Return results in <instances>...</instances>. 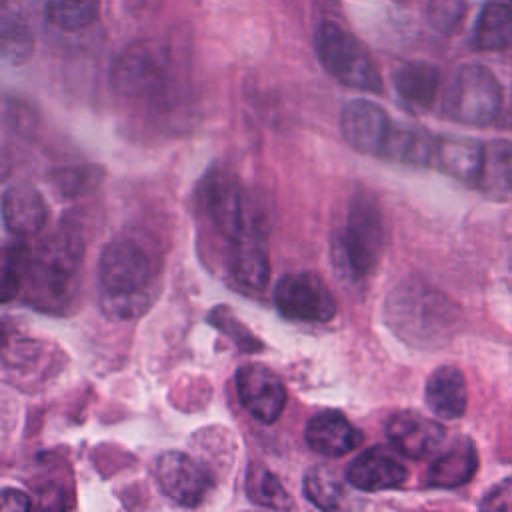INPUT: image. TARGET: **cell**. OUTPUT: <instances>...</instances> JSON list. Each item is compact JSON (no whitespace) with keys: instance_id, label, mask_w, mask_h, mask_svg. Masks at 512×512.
Masks as SVG:
<instances>
[{"instance_id":"3","label":"cell","mask_w":512,"mask_h":512,"mask_svg":"<svg viewBox=\"0 0 512 512\" xmlns=\"http://www.w3.org/2000/svg\"><path fill=\"white\" fill-rule=\"evenodd\" d=\"M84 240L72 226H60L32 250L24 292L26 300L44 310L66 306L78 288Z\"/></svg>"},{"instance_id":"8","label":"cell","mask_w":512,"mask_h":512,"mask_svg":"<svg viewBox=\"0 0 512 512\" xmlns=\"http://www.w3.org/2000/svg\"><path fill=\"white\" fill-rule=\"evenodd\" d=\"M274 302L282 316L298 322H328L338 310L326 282L312 272L282 276L274 286Z\"/></svg>"},{"instance_id":"15","label":"cell","mask_w":512,"mask_h":512,"mask_svg":"<svg viewBox=\"0 0 512 512\" xmlns=\"http://www.w3.org/2000/svg\"><path fill=\"white\" fill-rule=\"evenodd\" d=\"M304 440L316 454L338 458L362 444V432L342 412L322 410L308 420Z\"/></svg>"},{"instance_id":"11","label":"cell","mask_w":512,"mask_h":512,"mask_svg":"<svg viewBox=\"0 0 512 512\" xmlns=\"http://www.w3.org/2000/svg\"><path fill=\"white\" fill-rule=\"evenodd\" d=\"M340 128L344 140L354 150L384 158L394 124L378 104L370 100H352L342 108Z\"/></svg>"},{"instance_id":"28","label":"cell","mask_w":512,"mask_h":512,"mask_svg":"<svg viewBox=\"0 0 512 512\" xmlns=\"http://www.w3.org/2000/svg\"><path fill=\"white\" fill-rule=\"evenodd\" d=\"M32 250L20 242H14L2 256V300H12L24 286Z\"/></svg>"},{"instance_id":"12","label":"cell","mask_w":512,"mask_h":512,"mask_svg":"<svg viewBox=\"0 0 512 512\" xmlns=\"http://www.w3.org/2000/svg\"><path fill=\"white\" fill-rule=\"evenodd\" d=\"M400 452L386 446H372L360 452L346 470V480L362 492H380L400 488L408 478V468L398 456Z\"/></svg>"},{"instance_id":"6","label":"cell","mask_w":512,"mask_h":512,"mask_svg":"<svg viewBox=\"0 0 512 512\" xmlns=\"http://www.w3.org/2000/svg\"><path fill=\"white\" fill-rule=\"evenodd\" d=\"M200 194L210 222L230 244L248 234L266 232L262 214L230 172H210Z\"/></svg>"},{"instance_id":"25","label":"cell","mask_w":512,"mask_h":512,"mask_svg":"<svg viewBox=\"0 0 512 512\" xmlns=\"http://www.w3.org/2000/svg\"><path fill=\"white\" fill-rule=\"evenodd\" d=\"M244 488H246L248 500L258 506L274 508V510L294 508V502L290 494L284 490L278 476L272 470H268L264 464L252 462L248 466Z\"/></svg>"},{"instance_id":"4","label":"cell","mask_w":512,"mask_h":512,"mask_svg":"<svg viewBox=\"0 0 512 512\" xmlns=\"http://www.w3.org/2000/svg\"><path fill=\"white\" fill-rule=\"evenodd\" d=\"M384 218L370 194H358L350 202L344 230L332 240L334 264L352 280L374 272L384 252Z\"/></svg>"},{"instance_id":"10","label":"cell","mask_w":512,"mask_h":512,"mask_svg":"<svg viewBox=\"0 0 512 512\" xmlns=\"http://www.w3.org/2000/svg\"><path fill=\"white\" fill-rule=\"evenodd\" d=\"M236 390L246 412L262 424L276 422L286 406L282 380L264 364L240 366L236 372Z\"/></svg>"},{"instance_id":"33","label":"cell","mask_w":512,"mask_h":512,"mask_svg":"<svg viewBox=\"0 0 512 512\" xmlns=\"http://www.w3.org/2000/svg\"><path fill=\"white\" fill-rule=\"evenodd\" d=\"M32 506L30 498L16 488H4L0 496V510L2 512H24Z\"/></svg>"},{"instance_id":"23","label":"cell","mask_w":512,"mask_h":512,"mask_svg":"<svg viewBox=\"0 0 512 512\" xmlns=\"http://www.w3.org/2000/svg\"><path fill=\"white\" fill-rule=\"evenodd\" d=\"M478 50L500 52L512 46V0H490L484 4L474 30Z\"/></svg>"},{"instance_id":"29","label":"cell","mask_w":512,"mask_h":512,"mask_svg":"<svg viewBox=\"0 0 512 512\" xmlns=\"http://www.w3.org/2000/svg\"><path fill=\"white\" fill-rule=\"evenodd\" d=\"M208 322L218 328L224 336H228L240 350L256 352L262 348V342L248 330L246 324L238 320V316L228 306H216L208 314Z\"/></svg>"},{"instance_id":"14","label":"cell","mask_w":512,"mask_h":512,"mask_svg":"<svg viewBox=\"0 0 512 512\" xmlns=\"http://www.w3.org/2000/svg\"><path fill=\"white\" fill-rule=\"evenodd\" d=\"M164 72V56L160 48L140 44L126 50L112 68V84L120 94H142L158 84Z\"/></svg>"},{"instance_id":"26","label":"cell","mask_w":512,"mask_h":512,"mask_svg":"<svg viewBox=\"0 0 512 512\" xmlns=\"http://www.w3.org/2000/svg\"><path fill=\"white\" fill-rule=\"evenodd\" d=\"M46 18L60 30H82L98 18V0H46Z\"/></svg>"},{"instance_id":"2","label":"cell","mask_w":512,"mask_h":512,"mask_svg":"<svg viewBox=\"0 0 512 512\" xmlns=\"http://www.w3.org/2000/svg\"><path fill=\"white\" fill-rule=\"evenodd\" d=\"M458 320L456 304L416 278L396 284L384 300V322L400 340L416 348L446 344L456 332Z\"/></svg>"},{"instance_id":"31","label":"cell","mask_w":512,"mask_h":512,"mask_svg":"<svg viewBox=\"0 0 512 512\" xmlns=\"http://www.w3.org/2000/svg\"><path fill=\"white\" fill-rule=\"evenodd\" d=\"M2 52H4L6 60H10L14 64H20L32 52V38L24 30H20V28H14V34H10L8 28H4Z\"/></svg>"},{"instance_id":"20","label":"cell","mask_w":512,"mask_h":512,"mask_svg":"<svg viewBox=\"0 0 512 512\" xmlns=\"http://www.w3.org/2000/svg\"><path fill=\"white\" fill-rule=\"evenodd\" d=\"M478 466V454L468 438L456 440L428 468L426 482L432 488H456L466 484Z\"/></svg>"},{"instance_id":"5","label":"cell","mask_w":512,"mask_h":512,"mask_svg":"<svg viewBox=\"0 0 512 512\" xmlns=\"http://www.w3.org/2000/svg\"><path fill=\"white\" fill-rule=\"evenodd\" d=\"M316 54L320 64L344 86L382 92L378 66L364 44L334 22H324L316 30Z\"/></svg>"},{"instance_id":"18","label":"cell","mask_w":512,"mask_h":512,"mask_svg":"<svg viewBox=\"0 0 512 512\" xmlns=\"http://www.w3.org/2000/svg\"><path fill=\"white\" fill-rule=\"evenodd\" d=\"M424 398L428 408L446 420L460 418L466 412L468 390L464 374L456 366L436 368L426 382Z\"/></svg>"},{"instance_id":"17","label":"cell","mask_w":512,"mask_h":512,"mask_svg":"<svg viewBox=\"0 0 512 512\" xmlns=\"http://www.w3.org/2000/svg\"><path fill=\"white\" fill-rule=\"evenodd\" d=\"M230 272L246 288L262 290L270 280L266 232L248 234L230 244Z\"/></svg>"},{"instance_id":"1","label":"cell","mask_w":512,"mask_h":512,"mask_svg":"<svg viewBox=\"0 0 512 512\" xmlns=\"http://www.w3.org/2000/svg\"><path fill=\"white\" fill-rule=\"evenodd\" d=\"M158 260L144 242L122 236L108 242L98 260L100 308L108 318L134 320L158 296Z\"/></svg>"},{"instance_id":"30","label":"cell","mask_w":512,"mask_h":512,"mask_svg":"<svg viewBox=\"0 0 512 512\" xmlns=\"http://www.w3.org/2000/svg\"><path fill=\"white\" fill-rule=\"evenodd\" d=\"M100 170L94 166L58 168L52 172V184L62 196H78L100 182Z\"/></svg>"},{"instance_id":"19","label":"cell","mask_w":512,"mask_h":512,"mask_svg":"<svg viewBox=\"0 0 512 512\" xmlns=\"http://www.w3.org/2000/svg\"><path fill=\"white\" fill-rule=\"evenodd\" d=\"M484 144L462 136H444L434 144V162L452 178L476 184L482 168Z\"/></svg>"},{"instance_id":"32","label":"cell","mask_w":512,"mask_h":512,"mask_svg":"<svg viewBox=\"0 0 512 512\" xmlns=\"http://www.w3.org/2000/svg\"><path fill=\"white\" fill-rule=\"evenodd\" d=\"M480 508L490 510H512V478L494 486L482 500Z\"/></svg>"},{"instance_id":"27","label":"cell","mask_w":512,"mask_h":512,"mask_svg":"<svg viewBox=\"0 0 512 512\" xmlns=\"http://www.w3.org/2000/svg\"><path fill=\"white\" fill-rule=\"evenodd\" d=\"M304 496L320 510H336L342 504L344 492L336 474L328 468H310L304 476Z\"/></svg>"},{"instance_id":"13","label":"cell","mask_w":512,"mask_h":512,"mask_svg":"<svg viewBox=\"0 0 512 512\" xmlns=\"http://www.w3.org/2000/svg\"><path fill=\"white\" fill-rule=\"evenodd\" d=\"M386 436L402 456L422 460L440 448L446 434L436 420L414 410H400L386 420Z\"/></svg>"},{"instance_id":"16","label":"cell","mask_w":512,"mask_h":512,"mask_svg":"<svg viewBox=\"0 0 512 512\" xmlns=\"http://www.w3.org/2000/svg\"><path fill=\"white\" fill-rule=\"evenodd\" d=\"M48 208L42 194L30 184H12L2 194V220L16 236H32L42 230Z\"/></svg>"},{"instance_id":"22","label":"cell","mask_w":512,"mask_h":512,"mask_svg":"<svg viewBox=\"0 0 512 512\" xmlns=\"http://www.w3.org/2000/svg\"><path fill=\"white\" fill-rule=\"evenodd\" d=\"M440 86V72L428 62H408L394 72V88L412 108L426 110L432 106Z\"/></svg>"},{"instance_id":"9","label":"cell","mask_w":512,"mask_h":512,"mask_svg":"<svg viewBox=\"0 0 512 512\" xmlns=\"http://www.w3.org/2000/svg\"><path fill=\"white\" fill-rule=\"evenodd\" d=\"M154 478L160 492L172 502L192 508L204 502L210 492L206 468L184 452H164L156 458Z\"/></svg>"},{"instance_id":"7","label":"cell","mask_w":512,"mask_h":512,"mask_svg":"<svg viewBox=\"0 0 512 512\" xmlns=\"http://www.w3.org/2000/svg\"><path fill=\"white\" fill-rule=\"evenodd\" d=\"M502 108L498 78L482 64H464L456 70L444 94L448 118L468 126H488Z\"/></svg>"},{"instance_id":"24","label":"cell","mask_w":512,"mask_h":512,"mask_svg":"<svg viewBox=\"0 0 512 512\" xmlns=\"http://www.w3.org/2000/svg\"><path fill=\"white\" fill-rule=\"evenodd\" d=\"M434 144L424 130L414 126H394L392 136L388 140L384 158L398 160L404 164L422 166L434 158Z\"/></svg>"},{"instance_id":"21","label":"cell","mask_w":512,"mask_h":512,"mask_svg":"<svg viewBox=\"0 0 512 512\" xmlns=\"http://www.w3.org/2000/svg\"><path fill=\"white\" fill-rule=\"evenodd\" d=\"M474 188L492 200L512 196V142L492 140L484 144L482 168Z\"/></svg>"}]
</instances>
